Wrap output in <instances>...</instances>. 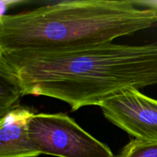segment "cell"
Listing matches in <instances>:
<instances>
[{
    "label": "cell",
    "instance_id": "6da1fadb",
    "mask_svg": "<svg viewBox=\"0 0 157 157\" xmlns=\"http://www.w3.org/2000/svg\"><path fill=\"white\" fill-rule=\"evenodd\" d=\"M23 96L67 103L72 111L103 103L127 89L157 84V43H112L57 52H0Z\"/></svg>",
    "mask_w": 157,
    "mask_h": 157
},
{
    "label": "cell",
    "instance_id": "8992f818",
    "mask_svg": "<svg viewBox=\"0 0 157 157\" xmlns=\"http://www.w3.org/2000/svg\"><path fill=\"white\" fill-rule=\"evenodd\" d=\"M21 87L5 59L0 57V118L20 105Z\"/></svg>",
    "mask_w": 157,
    "mask_h": 157
},
{
    "label": "cell",
    "instance_id": "52a82bcc",
    "mask_svg": "<svg viewBox=\"0 0 157 157\" xmlns=\"http://www.w3.org/2000/svg\"><path fill=\"white\" fill-rule=\"evenodd\" d=\"M114 157H157V143L132 140Z\"/></svg>",
    "mask_w": 157,
    "mask_h": 157
},
{
    "label": "cell",
    "instance_id": "3957f363",
    "mask_svg": "<svg viewBox=\"0 0 157 157\" xmlns=\"http://www.w3.org/2000/svg\"><path fill=\"white\" fill-rule=\"evenodd\" d=\"M29 136L40 154L58 157H114L107 144L87 133L63 113H36L29 124Z\"/></svg>",
    "mask_w": 157,
    "mask_h": 157
},
{
    "label": "cell",
    "instance_id": "277c9868",
    "mask_svg": "<svg viewBox=\"0 0 157 157\" xmlns=\"http://www.w3.org/2000/svg\"><path fill=\"white\" fill-rule=\"evenodd\" d=\"M100 107L110 123L136 140L157 143V100L130 88Z\"/></svg>",
    "mask_w": 157,
    "mask_h": 157
},
{
    "label": "cell",
    "instance_id": "7a4b0ae2",
    "mask_svg": "<svg viewBox=\"0 0 157 157\" xmlns=\"http://www.w3.org/2000/svg\"><path fill=\"white\" fill-rule=\"evenodd\" d=\"M121 0L62 1L0 17V52H57L112 43L153 27L157 8Z\"/></svg>",
    "mask_w": 157,
    "mask_h": 157
},
{
    "label": "cell",
    "instance_id": "5b68a950",
    "mask_svg": "<svg viewBox=\"0 0 157 157\" xmlns=\"http://www.w3.org/2000/svg\"><path fill=\"white\" fill-rule=\"evenodd\" d=\"M35 111L19 105L0 120V157H38L29 136V124Z\"/></svg>",
    "mask_w": 157,
    "mask_h": 157
}]
</instances>
